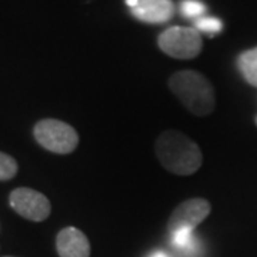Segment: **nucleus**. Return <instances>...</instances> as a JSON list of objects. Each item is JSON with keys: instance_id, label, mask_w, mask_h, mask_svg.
Segmentation results:
<instances>
[{"instance_id": "1", "label": "nucleus", "mask_w": 257, "mask_h": 257, "mask_svg": "<svg viewBox=\"0 0 257 257\" xmlns=\"http://www.w3.org/2000/svg\"><path fill=\"white\" fill-rule=\"evenodd\" d=\"M155 152L160 165L177 176L193 175L203 163V153L197 143L177 130L163 132L157 138Z\"/></svg>"}, {"instance_id": "2", "label": "nucleus", "mask_w": 257, "mask_h": 257, "mask_svg": "<svg viewBox=\"0 0 257 257\" xmlns=\"http://www.w3.org/2000/svg\"><path fill=\"white\" fill-rule=\"evenodd\" d=\"M169 87L184 107L194 116H209L216 107L214 89L209 79L199 72H177L170 77Z\"/></svg>"}, {"instance_id": "3", "label": "nucleus", "mask_w": 257, "mask_h": 257, "mask_svg": "<svg viewBox=\"0 0 257 257\" xmlns=\"http://www.w3.org/2000/svg\"><path fill=\"white\" fill-rule=\"evenodd\" d=\"M37 143L56 155H69L79 145V135L70 124L56 119L40 120L35 126Z\"/></svg>"}, {"instance_id": "4", "label": "nucleus", "mask_w": 257, "mask_h": 257, "mask_svg": "<svg viewBox=\"0 0 257 257\" xmlns=\"http://www.w3.org/2000/svg\"><path fill=\"white\" fill-rule=\"evenodd\" d=\"M157 45L163 53L170 57L189 60L200 55L203 40L196 29L172 26L159 36Z\"/></svg>"}, {"instance_id": "5", "label": "nucleus", "mask_w": 257, "mask_h": 257, "mask_svg": "<svg viewBox=\"0 0 257 257\" xmlns=\"http://www.w3.org/2000/svg\"><path fill=\"white\" fill-rule=\"evenodd\" d=\"M12 209L22 217L32 221L46 220L52 211L50 202L45 194L29 187H19L10 193Z\"/></svg>"}, {"instance_id": "6", "label": "nucleus", "mask_w": 257, "mask_h": 257, "mask_svg": "<svg viewBox=\"0 0 257 257\" xmlns=\"http://www.w3.org/2000/svg\"><path fill=\"white\" fill-rule=\"evenodd\" d=\"M210 203L202 197H194L179 204L172 213L167 229L169 233H175L177 230L190 229L194 230L197 224H200L210 214Z\"/></svg>"}, {"instance_id": "7", "label": "nucleus", "mask_w": 257, "mask_h": 257, "mask_svg": "<svg viewBox=\"0 0 257 257\" xmlns=\"http://www.w3.org/2000/svg\"><path fill=\"white\" fill-rule=\"evenodd\" d=\"M132 15L140 22L150 25H162L175 15L172 0H126Z\"/></svg>"}, {"instance_id": "8", "label": "nucleus", "mask_w": 257, "mask_h": 257, "mask_svg": "<svg viewBox=\"0 0 257 257\" xmlns=\"http://www.w3.org/2000/svg\"><path fill=\"white\" fill-rule=\"evenodd\" d=\"M56 247L60 257H90V243L82 230L76 227L60 230Z\"/></svg>"}, {"instance_id": "9", "label": "nucleus", "mask_w": 257, "mask_h": 257, "mask_svg": "<svg viewBox=\"0 0 257 257\" xmlns=\"http://www.w3.org/2000/svg\"><path fill=\"white\" fill-rule=\"evenodd\" d=\"M237 66L244 80L257 87V47L243 52L237 59Z\"/></svg>"}, {"instance_id": "10", "label": "nucleus", "mask_w": 257, "mask_h": 257, "mask_svg": "<svg viewBox=\"0 0 257 257\" xmlns=\"http://www.w3.org/2000/svg\"><path fill=\"white\" fill-rule=\"evenodd\" d=\"M172 243L179 250H192L193 244H194L193 230L183 229L172 233Z\"/></svg>"}, {"instance_id": "11", "label": "nucleus", "mask_w": 257, "mask_h": 257, "mask_svg": "<svg viewBox=\"0 0 257 257\" xmlns=\"http://www.w3.org/2000/svg\"><path fill=\"white\" fill-rule=\"evenodd\" d=\"M18 173L16 160L6 153L0 152V180H10Z\"/></svg>"}, {"instance_id": "12", "label": "nucleus", "mask_w": 257, "mask_h": 257, "mask_svg": "<svg viewBox=\"0 0 257 257\" xmlns=\"http://www.w3.org/2000/svg\"><path fill=\"white\" fill-rule=\"evenodd\" d=\"M180 10L184 18L196 19L202 18L203 13L206 12V6L199 0H184L180 6Z\"/></svg>"}, {"instance_id": "13", "label": "nucleus", "mask_w": 257, "mask_h": 257, "mask_svg": "<svg viewBox=\"0 0 257 257\" xmlns=\"http://www.w3.org/2000/svg\"><path fill=\"white\" fill-rule=\"evenodd\" d=\"M196 30L213 36L221 30V22L216 18H199L196 20Z\"/></svg>"}, {"instance_id": "14", "label": "nucleus", "mask_w": 257, "mask_h": 257, "mask_svg": "<svg viewBox=\"0 0 257 257\" xmlns=\"http://www.w3.org/2000/svg\"><path fill=\"white\" fill-rule=\"evenodd\" d=\"M152 257H167V256H166L165 253H155Z\"/></svg>"}]
</instances>
